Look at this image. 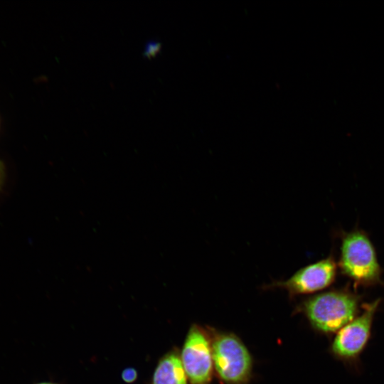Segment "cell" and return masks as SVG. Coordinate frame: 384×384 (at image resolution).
I'll return each mask as SVG.
<instances>
[{"instance_id": "cell-9", "label": "cell", "mask_w": 384, "mask_h": 384, "mask_svg": "<svg viewBox=\"0 0 384 384\" xmlns=\"http://www.w3.org/2000/svg\"><path fill=\"white\" fill-rule=\"evenodd\" d=\"M122 378L125 383H132L137 380V372L133 368H125L122 373Z\"/></svg>"}, {"instance_id": "cell-4", "label": "cell", "mask_w": 384, "mask_h": 384, "mask_svg": "<svg viewBox=\"0 0 384 384\" xmlns=\"http://www.w3.org/2000/svg\"><path fill=\"white\" fill-rule=\"evenodd\" d=\"M338 263L332 256L309 264L284 280L274 281L267 288L286 290L289 296L312 294L323 290L335 280Z\"/></svg>"}, {"instance_id": "cell-7", "label": "cell", "mask_w": 384, "mask_h": 384, "mask_svg": "<svg viewBox=\"0 0 384 384\" xmlns=\"http://www.w3.org/2000/svg\"><path fill=\"white\" fill-rule=\"evenodd\" d=\"M187 380L179 355L172 351L159 361L153 373L151 384H187Z\"/></svg>"}, {"instance_id": "cell-2", "label": "cell", "mask_w": 384, "mask_h": 384, "mask_svg": "<svg viewBox=\"0 0 384 384\" xmlns=\"http://www.w3.org/2000/svg\"><path fill=\"white\" fill-rule=\"evenodd\" d=\"M338 267L356 284L371 286L381 281V268L375 247L361 230L343 235Z\"/></svg>"}, {"instance_id": "cell-1", "label": "cell", "mask_w": 384, "mask_h": 384, "mask_svg": "<svg viewBox=\"0 0 384 384\" xmlns=\"http://www.w3.org/2000/svg\"><path fill=\"white\" fill-rule=\"evenodd\" d=\"M359 299L346 290H333L306 299L303 309L311 326L317 331L337 332L357 316Z\"/></svg>"}, {"instance_id": "cell-10", "label": "cell", "mask_w": 384, "mask_h": 384, "mask_svg": "<svg viewBox=\"0 0 384 384\" xmlns=\"http://www.w3.org/2000/svg\"><path fill=\"white\" fill-rule=\"evenodd\" d=\"M5 176V168L4 164L0 161V188L1 187Z\"/></svg>"}, {"instance_id": "cell-3", "label": "cell", "mask_w": 384, "mask_h": 384, "mask_svg": "<svg viewBox=\"0 0 384 384\" xmlns=\"http://www.w3.org/2000/svg\"><path fill=\"white\" fill-rule=\"evenodd\" d=\"M213 366L228 384H246L252 370L250 354L242 342L231 334H219L211 342Z\"/></svg>"}, {"instance_id": "cell-6", "label": "cell", "mask_w": 384, "mask_h": 384, "mask_svg": "<svg viewBox=\"0 0 384 384\" xmlns=\"http://www.w3.org/2000/svg\"><path fill=\"white\" fill-rule=\"evenodd\" d=\"M180 358L191 384L210 383L213 366L211 342L197 325L188 331Z\"/></svg>"}, {"instance_id": "cell-5", "label": "cell", "mask_w": 384, "mask_h": 384, "mask_svg": "<svg viewBox=\"0 0 384 384\" xmlns=\"http://www.w3.org/2000/svg\"><path fill=\"white\" fill-rule=\"evenodd\" d=\"M378 299L366 304L363 313L337 331L331 346L332 353L339 359L351 361L358 357L370 336Z\"/></svg>"}, {"instance_id": "cell-8", "label": "cell", "mask_w": 384, "mask_h": 384, "mask_svg": "<svg viewBox=\"0 0 384 384\" xmlns=\"http://www.w3.org/2000/svg\"><path fill=\"white\" fill-rule=\"evenodd\" d=\"M161 47V43L156 41H149L146 43L144 56L148 58L155 57Z\"/></svg>"}, {"instance_id": "cell-11", "label": "cell", "mask_w": 384, "mask_h": 384, "mask_svg": "<svg viewBox=\"0 0 384 384\" xmlns=\"http://www.w3.org/2000/svg\"><path fill=\"white\" fill-rule=\"evenodd\" d=\"M36 384H55V383H49V382H43V383H36Z\"/></svg>"}]
</instances>
